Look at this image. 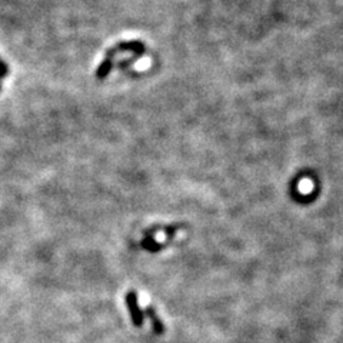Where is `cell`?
Listing matches in <instances>:
<instances>
[{
	"instance_id": "cell-3",
	"label": "cell",
	"mask_w": 343,
	"mask_h": 343,
	"mask_svg": "<svg viewBox=\"0 0 343 343\" xmlns=\"http://www.w3.org/2000/svg\"><path fill=\"white\" fill-rule=\"evenodd\" d=\"M143 313L147 316V319L150 322L153 332H154L156 335H163V333H165V325H163V322H162V319L159 318V315L156 312V309H154L153 306H147Z\"/></svg>"
},
{
	"instance_id": "cell-2",
	"label": "cell",
	"mask_w": 343,
	"mask_h": 343,
	"mask_svg": "<svg viewBox=\"0 0 343 343\" xmlns=\"http://www.w3.org/2000/svg\"><path fill=\"white\" fill-rule=\"evenodd\" d=\"M124 303H126V307H128V312L130 315L132 323L136 328H140L143 325V322H145V313H143V309L140 307L136 292H133V290L128 292L124 295Z\"/></svg>"
},
{
	"instance_id": "cell-1",
	"label": "cell",
	"mask_w": 343,
	"mask_h": 343,
	"mask_svg": "<svg viewBox=\"0 0 343 343\" xmlns=\"http://www.w3.org/2000/svg\"><path fill=\"white\" fill-rule=\"evenodd\" d=\"M145 45L142 42H123V43H119L117 46L112 47L110 50H107L106 56L103 61L99 65V68L96 70V79L99 80H103L109 76V73L112 72V69L114 66V56L119 53V52H133L137 59L145 53Z\"/></svg>"
},
{
	"instance_id": "cell-5",
	"label": "cell",
	"mask_w": 343,
	"mask_h": 343,
	"mask_svg": "<svg viewBox=\"0 0 343 343\" xmlns=\"http://www.w3.org/2000/svg\"><path fill=\"white\" fill-rule=\"evenodd\" d=\"M0 90H2V84H0Z\"/></svg>"
},
{
	"instance_id": "cell-4",
	"label": "cell",
	"mask_w": 343,
	"mask_h": 343,
	"mask_svg": "<svg viewBox=\"0 0 343 343\" xmlns=\"http://www.w3.org/2000/svg\"><path fill=\"white\" fill-rule=\"evenodd\" d=\"M9 75V66L5 61L0 59V80L5 79Z\"/></svg>"
}]
</instances>
